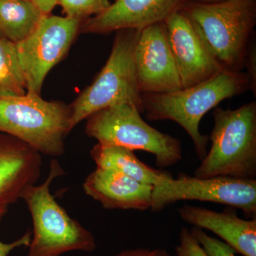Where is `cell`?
Listing matches in <instances>:
<instances>
[{"label":"cell","mask_w":256,"mask_h":256,"mask_svg":"<svg viewBox=\"0 0 256 256\" xmlns=\"http://www.w3.org/2000/svg\"><path fill=\"white\" fill-rule=\"evenodd\" d=\"M64 173L60 162L52 160L50 174L44 183L32 185L24 192L22 200L31 214L34 227L26 256H60L74 250H95L92 232L72 218L50 194V184Z\"/></svg>","instance_id":"4"},{"label":"cell","mask_w":256,"mask_h":256,"mask_svg":"<svg viewBox=\"0 0 256 256\" xmlns=\"http://www.w3.org/2000/svg\"><path fill=\"white\" fill-rule=\"evenodd\" d=\"M26 92L16 45L0 36V96H22Z\"/></svg>","instance_id":"18"},{"label":"cell","mask_w":256,"mask_h":256,"mask_svg":"<svg viewBox=\"0 0 256 256\" xmlns=\"http://www.w3.org/2000/svg\"><path fill=\"white\" fill-rule=\"evenodd\" d=\"M134 66L141 94H166L183 88L164 22L141 30L134 50Z\"/></svg>","instance_id":"10"},{"label":"cell","mask_w":256,"mask_h":256,"mask_svg":"<svg viewBox=\"0 0 256 256\" xmlns=\"http://www.w3.org/2000/svg\"><path fill=\"white\" fill-rule=\"evenodd\" d=\"M45 16L31 0H0V36L20 43Z\"/></svg>","instance_id":"17"},{"label":"cell","mask_w":256,"mask_h":256,"mask_svg":"<svg viewBox=\"0 0 256 256\" xmlns=\"http://www.w3.org/2000/svg\"><path fill=\"white\" fill-rule=\"evenodd\" d=\"M250 90L246 73L226 70L193 86L166 94H142L143 112L151 121L172 120L188 133L197 156L207 154L210 138L200 131L202 118L222 101Z\"/></svg>","instance_id":"1"},{"label":"cell","mask_w":256,"mask_h":256,"mask_svg":"<svg viewBox=\"0 0 256 256\" xmlns=\"http://www.w3.org/2000/svg\"><path fill=\"white\" fill-rule=\"evenodd\" d=\"M190 232L208 256H236L233 248L226 242L210 236L202 229L194 227Z\"/></svg>","instance_id":"20"},{"label":"cell","mask_w":256,"mask_h":256,"mask_svg":"<svg viewBox=\"0 0 256 256\" xmlns=\"http://www.w3.org/2000/svg\"><path fill=\"white\" fill-rule=\"evenodd\" d=\"M80 26L76 18L45 15L28 38L15 44L28 92L40 95L47 74L66 54Z\"/></svg>","instance_id":"9"},{"label":"cell","mask_w":256,"mask_h":256,"mask_svg":"<svg viewBox=\"0 0 256 256\" xmlns=\"http://www.w3.org/2000/svg\"><path fill=\"white\" fill-rule=\"evenodd\" d=\"M186 223L206 229L223 239L236 252L244 256H256V218L244 220L236 212H217L204 207L184 206L178 208Z\"/></svg>","instance_id":"15"},{"label":"cell","mask_w":256,"mask_h":256,"mask_svg":"<svg viewBox=\"0 0 256 256\" xmlns=\"http://www.w3.org/2000/svg\"><path fill=\"white\" fill-rule=\"evenodd\" d=\"M182 11L216 60L230 72L245 68L254 40L256 0H190Z\"/></svg>","instance_id":"2"},{"label":"cell","mask_w":256,"mask_h":256,"mask_svg":"<svg viewBox=\"0 0 256 256\" xmlns=\"http://www.w3.org/2000/svg\"><path fill=\"white\" fill-rule=\"evenodd\" d=\"M180 244L175 248L176 256H208L190 229L182 228L180 230Z\"/></svg>","instance_id":"21"},{"label":"cell","mask_w":256,"mask_h":256,"mask_svg":"<svg viewBox=\"0 0 256 256\" xmlns=\"http://www.w3.org/2000/svg\"><path fill=\"white\" fill-rule=\"evenodd\" d=\"M164 24L168 43L183 88L228 70L212 55L182 10L172 14Z\"/></svg>","instance_id":"11"},{"label":"cell","mask_w":256,"mask_h":256,"mask_svg":"<svg viewBox=\"0 0 256 256\" xmlns=\"http://www.w3.org/2000/svg\"><path fill=\"white\" fill-rule=\"evenodd\" d=\"M58 4L66 16L82 21V18L102 12L110 3L108 0H58Z\"/></svg>","instance_id":"19"},{"label":"cell","mask_w":256,"mask_h":256,"mask_svg":"<svg viewBox=\"0 0 256 256\" xmlns=\"http://www.w3.org/2000/svg\"><path fill=\"white\" fill-rule=\"evenodd\" d=\"M198 2H213L220 1V0H196Z\"/></svg>","instance_id":"27"},{"label":"cell","mask_w":256,"mask_h":256,"mask_svg":"<svg viewBox=\"0 0 256 256\" xmlns=\"http://www.w3.org/2000/svg\"><path fill=\"white\" fill-rule=\"evenodd\" d=\"M190 0H116L102 12L80 25L84 34H107L122 30H139L164 22L183 9Z\"/></svg>","instance_id":"12"},{"label":"cell","mask_w":256,"mask_h":256,"mask_svg":"<svg viewBox=\"0 0 256 256\" xmlns=\"http://www.w3.org/2000/svg\"><path fill=\"white\" fill-rule=\"evenodd\" d=\"M116 256H171L164 249H130L120 252Z\"/></svg>","instance_id":"24"},{"label":"cell","mask_w":256,"mask_h":256,"mask_svg":"<svg viewBox=\"0 0 256 256\" xmlns=\"http://www.w3.org/2000/svg\"><path fill=\"white\" fill-rule=\"evenodd\" d=\"M42 156L32 146L0 133V204L10 206L22 200L26 188L41 175Z\"/></svg>","instance_id":"13"},{"label":"cell","mask_w":256,"mask_h":256,"mask_svg":"<svg viewBox=\"0 0 256 256\" xmlns=\"http://www.w3.org/2000/svg\"><path fill=\"white\" fill-rule=\"evenodd\" d=\"M70 117L69 106L38 94L0 96V133L18 138L44 156L65 153Z\"/></svg>","instance_id":"5"},{"label":"cell","mask_w":256,"mask_h":256,"mask_svg":"<svg viewBox=\"0 0 256 256\" xmlns=\"http://www.w3.org/2000/svg\"><path fill=\"white\" fill-rule=\"evenodd\" d=\"M140 32L132 28L117 32L106 65L92 85L69 106L70 131L92 114L116 104H130L143 112L134 66V50Z\"/></svg>","instance_id":"6"},{"label":"cell","mask_w":256,"mask_h":256,"mask_svg":"<svg viewBox=\"0 0 256 256\" xmlns=\"http://www.w3.org/2000/svg\"><path fill=\"white\" fill-rule=\"evenodd\" d=\"M2 218H0V223H1ZM32 236V232H28L24 234L21 238L10 244H5L0 240V256H8L11 252L18 248L28 246L31 242Z\"/></svg>","instance_id":"23"},{"label":"cell","mask_w":256,"mask_h":256,"mask_svg":"<svg viewBox=\"0 0 256 256\" xmlns=\"http://www.w3.org/2000/svg\"><path fill=\"white\" fill-rule=\"evenodd\" d=\"M90 156L98 168L118 172L152 186L172 176L169 173L148 166L138 159L134 151L124 146L97 143L90 150Z\"/></svg>","instance_id":"16"},{"label":"cell","mask_w":256,"mask_h":256,"mask_svg":"<svg viewBox=\"0 0 256 256\" xmlns=\"http://www.w3.org/2000/svg\"><path fill=\"white\" fill-rule=\"evenodd\" d=\"M42 13L45 15H48L52 10L58 4V0H31Z\"/></svg>","instance_id":"25"},{"label":"cell","mask_w":256,"mask_h":256,"mask_svg":"<svg viewBox=\"0 0 256 256\" xmlns=\"http://www.w3.org/2000/svg\"><path fill=\"white\" fill-rule=\"evenodd\" d=\"M136 106L118 104L88 118L85 132L104 146H124L154 156L158 168L174 166L182 159L181 141L152 127Z\"/></svg>","instance_id":"7"},{"label":"cell","mask_w":256,"mask_h":256,"mask_svg":"<svg viewBox=\"0 0 256 256\" xmlns=\"http://www.w3.org/2000/svg\"><path fill=\"white\" fill-rule=\"evenodd\" d=\"M245 67H246V75L248 77L250 82V90L254 92L256 96V44L254 43V40L249 46L248 50L246 60Z\"/></svg>","instance_id":"22"},{"label":"cell","mask_w":256,"mask_h":256,"mask_svg":"<svg viewBox=\"0 0 256 256\" xmlns=\"http://www.w3.org/2000/svg\"><path fill=\"white\" fill-rule=\"evenodd\" d=\"M152 185L110 170L96 169L88 175L82 188L107 210H150Z\"/></svg>","instance_id":"14"},{"label":"cell","mask_w":256,"mask_h":256,"mask_svg":"<svg viewBox=\"0 0 256 256\" xmlns=\"http://www.w3.org/2000/svg\"><path fill=\"white\" fill-rule=\"evenodd\" d=\"M212 146L194 176L256 180V102L235 110L214 108Z\"/></svg>","instance_id":"3"},{"label":"cell","mask_w":256,"mask_h":256,"mask_svg":"<svg viewBox=\"0 0 256 256\" xmlns=\"http://www.w3.org/2000/svg\"><path fill=\"white\" fill-rule=\"evenodd\" d=\"M213 202L242 210L256 217V180L225 176L201 178L172 176L153 186L151 212H159L180 201Z\"/></svg>","instance_id":"8"},{"label":"cell","mask_w":256,"mask_h":256,"mask_svg":"<svg viewBox=\"0 0 256 256\" xmlns=\"http://www.w3.org/2000/svg\"><path fill=\"white\" fill-rule=\"evenodd\" d=\"M8 205L0 204V218H3L8 210Z\"/></svg>","instance_id":"26"}]
</instances>
